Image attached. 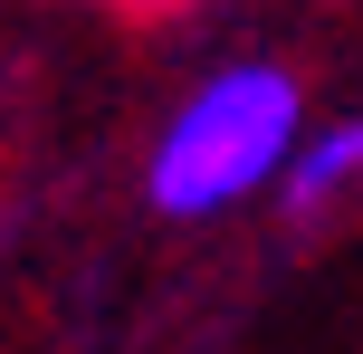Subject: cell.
Returning a JSON list of instances; mask_svg holds the SVG:
<instances>
[{
	"mask_svg": "<svg viewBox=\"0 0 363 354\" xmlns=\"http://www.w3.org/2000/svg\"><path fill=\"white\" fill-rule=\"evenodd\" d=\"M345 192H363V115H345V125H325V134H306V144H296V163H287V201H296V211H335Z\"/></svg>",
	"mask_w": 363,
	"mask_h": 354,
	"instance_id": "7a4b0ae2",
	"label": "cell"
},
{
	"mask_svg": "<svg viewBox=\"0 0 363 354\" xmlns=\"http://www.w3.org/2000/svg\"><path fill=\"white\" fill-rule=\"evenodd\" d=\"M106 10H182V0H106Z\"/></svg>",
	"mask_w": 363,
	"mask_h": 354,
	"instance_id": "3957f363",
	"label": "cell"
},
{
	"mask_svg": "<svg viewBox=\"0 0 363 354\" xmlns=\"http://www.w3.org/2000/svg\"><path fill=\"white\" fill-rule=\"evenodd\" d=\"M306 144V106H296V77L287 67H220L201 77L191 96L172 106V125L153 134V201L172 221H201V211H230L249 201L258 182L296 163Z\"/></svg>",
	"mask_w": 363,
	"mask_h": 354,
	"instance_id": "6da1fadb",
	"label": "cell"
}]
</instances>
